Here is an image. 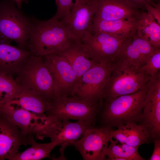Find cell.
Returning <instances> with one entry per match:
<instances>
[{
  "label": "cell",
  "mask_w": 160,
  "mask_h": 160,
  "mask_svg": "<svg viewBox=\"0 0 160 160\" xmlns=\"http://www.w3.org/2000/svg\"><path fill=\"white\" fill-rule=\"evenodd\" d=\"M140 124L147 135L149 143L160 139V73L148 83Z\"/></svg>",
  "instance_id": "9"
},
{
  "label": "cell",
  "mask_w": 160,
  "mask_h": 160,
  "mask_svg": "<svg viewBox=\"0 0 160 160\" xmlns=\"http://www.w3.org/2000/svg\"><path fill=\"white\" fill-rule=\"evenodd\" d=\"M16 2L18 8L21 9L22 0H14Z\"/></svg>",
  "instance_id": "32"
},
{
  "label": "cell",
  "mask_w": 160,
  "mask_h": 160,
  "mask_svg": "<svg viewBox=\"0 0 160 160\" xmlns=\"http://www.w3.org/2000/svg\"><path fill=\"white\" fill-rule=\"evenodd\" d=\"M76 0H55L57 11L53 16L58 20L63 22L68 17Z\"/></svg>",
  "instance_id": "28"
},
{
  "label": "cell",
  "mask_w": 160,
  "mask_h": 160,
  "mask_svg": "<svg viewBox=\"0 0 160 160\" xmlns=\"http://www.w3.org/2000/svg\"><path fill=\"white\" fill-rule=\"evenodd\" d=\"M110 145L104 152L108 160H144L138 151V148L120 143L113 139L111 134Z\"/></svg>",
  "instance_id": "24"
},
{
  "label": "cell",
  "mask_w": 160,
  "mask_h": 160,
  "mask_svg": "<svg viewBox=\"0 0 160 160\" xmlns=\"http://www.w3.org/2000/svg\"><path fill=\"white\" fill-rule=\"evenodd\" d=\"M113 129L109 126L97 127L92 125L71 145L79 152L83 160H107L104 152L108 145Z\"/></svg>",
  "instance_id": "12"
},
{
  "label": "cell",
  "mask_w": 160,
  "mask_h": 160,
  "mask_svg": "<svg viewBox=\"0 0 160 160\" xmlns=\"http://www.w3.org/2000/svg\"><path fill=\"white\" fill-rule=\"evenodd\" d=\"M32 21L27 46L31 54L44 56L58 53L74 42L62 23L53 17L47 20Z\"/></svg>",
  "instance_id": "2"
},
{
  "label": "cell",
  "mask_w": 160,
  "mask_h": 160,
  "mask_svg": "<svg viewBox=\"0 0 160 160\" xmlns=\"http://www.w3.org/2000/svg\"><path fill=\"white\" fill-rule=\"evenodd\" d=\"M9 102L30 112L40 114H45L51 102L45 100L37 93L19 86L15 98Z\"/></svg>",
  "instance_id": "23"
},
{
  "label": "cell",
  "mask_w": 160,
  "mask_h": 160,
  "mask_svg": "<svg viewBox=\"0 0 160 160\" xmlns=\"http://www.w3.org/2000/svg\"><path fill=\"white\" fill-rule=\"evenodd\" d=\"M10 42L0 40V73L12 75L17 73L31 54L26 49L10 45Z\"/></svg>",
  "instance_id": "18"
},
{
  "label": "cell",
  "mask_w": 160,
  "mask_h": 160,
  "mask_svg": "<svg viewBox=\"0 0 160 160\" xmlns=\"http://www.w3.org/2000/svg\"><path fill=\"white\" fill-rule=\"evenodd\" d=\"M97 1V10L95 19L105 20L123 19L137 20L142 11L132 7L125 0Z\"/></svg>",
  "instance_id": "17"
},
{
  "label": "cell",
  "mask_w": 160,
  "mask_h": 160,
  "mask_svg": "<svg viewBox=\"0 0 160 160\" xmlns=\"http://www.w3.org/2000/svg\"><path fill=\"white\" fill-rule=\"evenodd\" d=\"M154 143V148L152 154L148 160H160V139L155 140Z\"/></svg>",
  "instance_id": "30"
},
{
  "label": "cell",
  "mask_w": 160,
  "mask_h": 160,
  "mask_svg": "<svg viewBox=\"0 0 160 160\" xmlns=\"http://www.w3.org/2000/svg\"><path fill=\"white\" fill-rule=\"evenodd\" d=\"M132 7L143 11L145 9V6L148 2L147 0H125Z\"/></svg>",
  "instance_id": "31"
},
{
  "label": "cell",
  "mask_w": 160,
  "mask_h": 160,
  "mask_svg": "<svg viewBox=\"0 0 160 160\" xmlns=\"http://www.w3.org/2000/svg\"><path fill=\"white\" fill-rule=\"evenodd\" d=\"M151 78L131 64L114 60L112 62L102 100L133 93L146 86Z\"/></svg>",
  "instance_id": "3"
},
{
  "label": "cell",
  "mask_w": 160,
  "mask_h": 160,
  "mask_svg": "<svg viewBox=\"0 0 160 160\" xmlns=\"http://www.w3.org/2000/svg\"><path fill=\"white\" fill-rule=\"evenodd\" d=\"M16 74L19 87L37 93L48 101L55 99L53 80L44 56L31 54Z\"/></svg>",
  "instance_id": "4"
},
{
  "label": "cell",
  "mask_w": 160,
  "mask_h": 160,
  "mask_svg": "<svg viewBox=\"0 0 160 160\" xmlns=\"http://www.w3.org/2000/svg\"><path fill=\"white\" fill-rule=\"evenodd\" d=\"M34 135H30L31 146L21 153L19 152L12 160H39L50 157L52 150L59 145L58 143L52 142L48 143H39L36 142Z\"/></svg>",
  "instance_id": "25"
},
{
  "label": "cell",
  "mask_w": 160,
  "mask_h": 160,
  "mask_svg": "<svg viewBox=\"0 0 160 160\" xmlns=\"http://www.w3.org/2000/svg\"><path fill=\"white\" fill-rule=\"evenodd\" d=\"M57 53L68 62L75 72L78 80L87 70L98 63L83 50L80 44L73 42L64 50Z\"/></svg>",
  "instance_id": "21"
},
{
  "label": "cell",
  "mask_w": 160,
  "mask_h": 160,
  "mask_svg": "<svg viewBox=\"0 0 160 160\" xmlns=\"http://www.w3.org/2000/svg\"><path fill=\"white\" fill-rule=\"evenodd\" d=\"M124 39L102 32L89 33L81 39L80 46L91 58L98 63L113 61Z\"/></svg>",
  "instance_id": "11"
},
{
  "label": "cell",
  "mask_w": 160,
  "mask_h": 160,
  "mask_svg": "<svg viewBox=\"0 0 160 160\" xmlns=\"http://www.w3.org/2000/svg\"><path fill=\"white\" fill-rule=\"evenodd\" d=\"M145 9L150 14L156 21L160 25V3L147 2L145 6Z\"/></svg>",
  "instance_id": "29"
},
{
  "label": "cell",
  "mask_w": 160,
  "mask_h": 160,
  "mask_svg": "<svg viewBox=\"0 0 160 160\" xmlns=\"http://www.w3.org/2000/svg\"><path fill=\"white\" fill-rule=\"evenodd\" d=\"M97 6V0H76L68 17L61 22L74 42L80 44L91 33Z\"/></svg>",
  "instance_id": "10"
},
{
  "label": "cell",
  "mask_w": 160,
  "mask_h": 160,
  "mask_svg": "<svg viewBox=\"0 0 160 160\" xmlns=\"http://www.w3.org/2000/svg\"><path fill=\"white\" fill-rule=\"evenodd\" d=\"M154 1H156L158 2H160V0H147L148 2H154Z\"/></svg>",
  "instance_id": "33"
},
{
  "label": "cell",
  "mask_w": 160,
  "mask_h": 160,
  "mask_svg": "<svg viewBox=\"0 0 160 160\" xmlns=\"http://www.w3.org/2000/svg\"><path fill=\"white\" fill-rule=\"evenodd\" d=\"M147 85L133 93L102 100L95 124L113 129L128 123L140 124Z\"/></svg>",
  "instance_id": "1"
},
{
  "label": "cell",
  "mask_w": 160,
  "mask_h": 160,
  "mask_svg": "<svg viewBox=\"0 0 160 160\" xmlns=\"http://www.w3.org/2000/svg\"><path fill=\"white\" fill-rule=\"evenodd\" d=\"M92 125L82 120L71 122L68 120L55 122L48 128L44 137L49 138L52 142L58 143L60 146V156L52 158L53 160H65L64 152L65 148L79 139L85 131Z\"/></svg>",
  "instance_id": "14"
},
{
  "label": "cell",
  "mask_w": 160,
  "mask_h": 160,
  "mask_svg": "<svg viewBox=\"0 0 160 160\" xmlns=\"http://www.w3.org/2000/svg\"><path fill=\"white\" fill-rule=\"evenodd\" d=\"M112 62L98 63L87 70L78 81L72 96L91 103L100 101Z\"/></svg>",
  "instance_id": "8"
},
{
  "label": "cell",
  "mask_w": 160,
  "mask_h": 160,
  "mask_svg": "<svg viewBox=\"0 0 160 160\" xmlns=\"http://www.w3.org/2000/svg\"><path fill=\"white\" fill-rule=\"evenodd\" d=\"M31 144L30 135L0 115V160H12L19 152L20 146Z\"/></svg>",
  "instance_id": "15"
},
{
  "label": "cell",
  "mask_w": 160,
  "mask_h": 160,
  "mask_svg": "<svg viewBox=\"0 0 160 160\" xmlns=\"http://www.w3.org/2000/svg\"><path fill=\"white\" fill-rule=\"evenodd\" d=\"M158 48L138 36L135 32L122 43L114 60L129 63L139 69Z\"/></svg>",
  "instance_id": "16"
},
{
  "label": "cell",
  "mask_w": 160,
  "mask_h": 160,
  "mask_svg": "<svg viewBox=\"0 0 160 160\" xmlns=\"http://www.w3.org/2000/svg\"><path fill=\"white\" fill-rule=\"evenodd\" d=\"M18 86L12 75L0 73V105L15 98Z\"/></svg>",
  "instance_id": "26"
},
{
  "label": "cell",
  "mask_w": 160,
  "mask_h": 160,
  "mask_svg": "<svg viewBox=\"0 0 160 160\" xmlns=\"http://www.w3.org/2000/svg\"><path fill=\"white\" fill-rule=\"evenodd\" d=\"M101 101L93 103L74 96L57 98L50 102L45 114L55 122L71 119L82 120L95 125Z\"/></svg>",
  "instance_id": "6"
},
{
  "label": "cell",
  "mask_w": 160,
  "mask_h": 160,
  "mask_svg": "<svg viewBox=\"0 0 160 160\" xmlns=\"http://www.w3.org/2000/svg\"><path fill=\"white\" fill-rule=\"evenodd\" d=\"M137 21L125 19L105 20L94 19L91 33L102 32L126 39L136 32Z\"/></svg>",
  "instance_id": "19"
},
{
  "label": "cell",
  "mask_w": 160,
  "mask_h": 160,
  "mask_svg": "<svg viewBox=\"0 0 160 160\" xmlns=\"http://www.w3.org/2000/svg\"><path fill=\"white\" fill-rule=\"evenodd\" d=\"M139 70L151 78L160 72V48H158L150 56L144 64Z\"/></svg>",
  "instance_id": "27"
},
{
  "label": "cell",
  "mask_w": 160,
  "mask_h": 160,
  "mask_svg": "<svg viewBox=\"0 0 160 160\" xmlns=\"http://www.w3.org/2000/svg\"><path fill=\"white\" fill-rule=\"evenodd\" d=\"M136 33L153 46L160 48V25L147 12L142 11L140 13Z\"/></svg>",
  "instance_id": "22"
},
{
  "label": "cell",
  "mask_w": 160,
  "mask_h": 160,
  "mask_svg": "<svg viewBox=\"0 0 160 160\" xmlns=\"http://www.w3.org/2000/svg\"><path fill=\"white\" fill-rule=\"evenodd\" d=\"M112 138L118 142L138 148L142 144L149 143L148 137L140 124L130 123L123 125L111 132Z\"/></svg>",
  "instance_id": "20"
},
{
  "label": "cell",
  "mask_w": 160,
  "mask_h": 160,
  "mask_svg": "<svg viewBox=\"0 0 160 160\" xmlns=\"http://www.w3.org/2000/svg\"><path fill=\"white\" fill-rule=\"evenodd\" d=\"M0 115L13 122L26 135H33L42 140L53 123L45 114L30 112L11 102L0 105Z\"/></svg>",
  "instance_id": "7"
},
{
  "label": "cell",
  "mask_w": 160,
  "mask_h": 160,
  "mask_svg": "<svg viewBox=\"0 0 160 160\" xmlns=\"http://www.w3.org/2000/svg\"><path fill=\"white\" fill-rule=\"evenodd\" d=\"M32 24L31 20L17 9L12 2H0V40L13 41L26 49Z\"/></svg>",
  "instance_id": "5"
},
{
  "label": "cell",
  "mask_w": 160,
  "mask_h": 160,
  "mask_svg": "<svg viewBox=\"0 0 160 160\" xmlns=\"http://www.w3.org/2000/svg\"><path fill=\"white\" fill-rule=\"evenodd\" d=\"M44 57L53 80L55 98L73 96L78 79L70 64L57 53Z\"/></svg>",
  "instance_id": "13"
}]
</instances>
